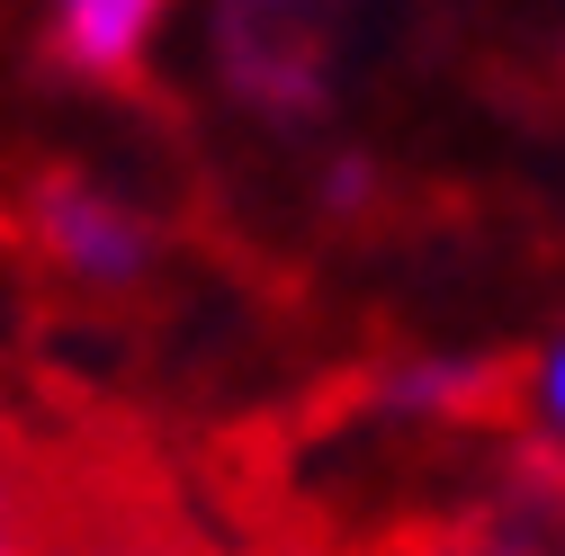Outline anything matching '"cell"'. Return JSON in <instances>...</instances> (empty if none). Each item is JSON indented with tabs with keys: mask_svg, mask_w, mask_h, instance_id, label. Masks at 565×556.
<instances>
[{
	"mask_svg": "<svg viewBox=\"0 0 565 556\" xmlns=\"http://www.w3.org/2000/svg\"><path fill=\"white\" fill-rule=\"evenodd\" d=\"M36 234L73 278H135L153 260V234L135 206L99 197L90 180H36Z\"/></svg>",
	"mask_w": 565,
	"mask_h": 556,
	"instance_id": "cell-1",
	"label": "cell"
},
{
	"mask_svg": "<svg viewBox=\"0 0 565 556\" xmlns=\"http://www.w3.org/2000/svg\"><path fill=\"white\" fill-rule=\"evenodd\" d=\"M28 556H206L162 503H73L28 530Z\"/></svg>",
	"mask_w": 565,
	"mask_h": 556,
	"instance_id": "cell-2",
	"label": "cell"
},
{
	"mask_svg": "<svg viewBox=\"0 0 565 556\" xmlns=\"http://www.w3.org/2000/svg\"><path fill=\"white\" fill-rule=\"evenodd\" d=\"M162 10L171 0H54V63H73L82 82H117L153 45Z\"/></svg>",
	"mask_w": 565,
	"mask_h": 556,
	"instance_id": "cell-3",
	"label": "cell"
},
{
	"mask_svg": "<svg viewBox=\"0 0 565 556\" xmlns=\"http://www.w3.org/2000/svg\"><path fill=\"white\" fill-rule=\"evenodd\" d=\"M28 494H36V484L10 467V449H0V556L28 547Z\"/></svg>",
	"mask_w": 565,
	"mask_h": 556,
	"instance_id": "cell-4",
	"label": "cell"
},
{
	"mask_svg": "<svg viewBox=\"0 0 565 556\" xmlns=\"http://www.w3.org/2000/svg\"><path fill=\"white\" fill-rule=\"evenodd\" d=\"M539 395H547V423L565 431V341L547 351V368H539Z\"/></svg>",
	"mask_w": 565,
	"mask_h": 556,
	"instance_id": "cell-5",
	"label": "cell"
},
{
	"mask_svg": "<svg viewBox=\"0 0 565 556\" xmlns=\"http://www.w3.org/2000/svg\"><path fill=\"white\" fill-rule=\"evenodd\" d=\"M493 556H512V547H493Z\"/></svg>",
	"mask_w": 565,
	"mask_h": 556,
	"instance_id": "cell-6",
	"label": "cell"
},
{
	"mask_svg": "<svg viewBox=\"0 0 565 556\" xmlns=\"http://www.w3.org/2000/svg\"><path fill=\"white\" fill-rule=\"evenodd\" d=\"M10 556H28V547H10Z\"/></svg>",
	"mask_w": 565,
	"mask_h": 556,
	"instance_id": "cell-7",
	"label": "cell"
}]
</instances>
